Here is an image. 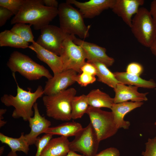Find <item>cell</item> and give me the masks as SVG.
I'll return each mask as SVG.
<instances>
[{
    "mask_svg": "<svg viewBox=\"0 0 156 156\" xmlns=\"http://www.w3.org/2000/svg\"><path fill=\"white\" fill-rule=\"evenodd\" d=\"M115 77L121 83L134 85L138 87L153 89L156 87V83L152 79L146 80L139 76L126 72H116L113 73Z\"/></svg>",
    "mask_w": 156,
    "mask_h": 156,
    "instance_id": "20",
    "label": "cell"
},
{
    "mask_svg": "<svg viewBox=\"0 0 156 156\" xmlns=\"http://www.w3.org/2000/svg\"><path fill=\"white\" fill-rule=\"evenodd\" d=\"M6 156H18V155L16 152H14L11 151Z\"/></svg>",
    "mask_w": 156,
    "mask_h": 156,
    "instance_id": "41",
    "label": "cell"
},
{
    "mask_svg": "<svg viewBox=\"0 0 156 156\" xmlns=\"http://www.w3.org/2000/svg\"><path fill=\"white\" fill-rule=\"evenodd\" d=\"M24 2V0H0V6L8 9L14 15L20 11Z\"/></svg>",
    "mask_w": 156,
    "mask_h": 156,
    "instance_id": "28",
    "label": "cell"
},
{
    "mask_svg": "<svg viewBox=\"0 0 156 156\" xmlns=\"http://www.w3.org/2000/svg\"><path fill=\"white\" fill-rule=\"evenodd\" d=\"M36 42L43 48L60 56L62 44L69 35L60 27L49 24L40 29Z\"/></svg>",
    "mask_w": 156,
    "mask_h": 156,
    "instance_id": "10",
    "label": "cell"
},
{
    "mask_svg": "<svg viewBox=\"0 0 156 156\" xmlns=\"http://www.w3.org/2000/svg\"><path fill=\"white\" fill-rule=\"evenodd\" d=\"M58 13V9L46 6L43 0H24L20 11L11 19L10 23H29L35 30L41 29L49 25Z\"/></svg>",
    "mask_w": 156,
    "mask_h": 156,
    "instance_id": "1",
    "label": "cell"
},
{
    "mask_svg": "<svg viewBox=\"0 0 156 156\" xmlns=\"http://www.w3.org/2000/svg\"><path fill=\"white\" fill-rule=\"evenodd\" d=\"M149 48L152 53L156 56V36Z\"/></svg>",
    "mask_w": 156,
    "mask_h": 156,
    "instance_id": "38",
    "label": "cell"
},
{
    "mask_svg": "<svg viewBox=\"0 0 156 156\" xmlns=\"http://www.w3.org/2000/svg\"><path fill=\"white\" fill-rule=\"evenodd\" d=\"M13 14L8 9L0 6V27L4 25Z\"/></svg>",
    "mask_w": 156,
    "mask_h": 156,
    "instance_id": "33",
    "label": "cell"
},
{
    "mask_svg": "<svg viewBox=\"0 0 156 156\" xmlns=\"http://www.w3.org/2000/svg\"><path fill=\"white\" fill-rule=\"evenodd\" d=\"M138 88L134 86L118 83L114 89L115 92L114 103H120L128 100L137 102L147 101L148 99L146 96L148 93H140L138 91Z\"/></svg>",
    "mask_w": 156,
    "mask_h": 156,
    "instance_id": "16",
    "label": "cell"
},
{
    "mask_svg": "<svg viewBox=\"0 0 156 156\" xmlns=\"http://www.w3.org/2000/svg\"><path fill=\"white\" fill-rule=\"evenodd\" d=\"M77 92L71 88L53 94L45 95L42 101L46 114L56 120L68 121L71 119V103Z\"/></svg>",
    "mask_w": 156,
    "mask_h": 156,
    "instance_id": "3",
    "label": "cell"
},
{
    "mask_svg": "<svg viewBox=\"0 0 156 156\" xmlns=\"http://www.w3.org/2000/svg\"><path fill=\"white\" fill-rule=\"evenodd\" d=\"M149 11L156 23V0H154L151 2Z\"/></svg>",
    "mask_w": 156,
    "mask_h": 156,
    "instance_id": "37",
    "label": "cell"
},
{
    "mask_svg": "<svg viewBox=\"0 0 156 156\" xmlns=\"http://www.w3.org/2000/svg\"><path fill=\"white\" fill-rule=\"evenodd\" d=\"M144 3V0H115L111 9L130 28L133 17Z\"/></svg>",
    "mask_w": 156,
    "mask_h": 156,
    "instance_id": "14",
    "label": "cell"
},
{
    "mask_svg": "<svg viewBox=\"0 0 156 156\" xmlns=\"http://www.w3.org/2000/svg\"><path fill=\"white\" fill-rule=\"evenodd\" d=\"M25 135L24 132H22L19 138H14L0 133V141L2 143L8 146L12 151H22L27 154L29 150V145L25 139Z\"/></svg>",
    "mask_w": 156,
    "mask_h": 156,
    "instance_id": "24",
    "label": "cell"
},
{
    "mask_svg": "<svg viewBox=\"0 0 156 156\" xmlns=\"http://www.w3.org/2000/svg\"><path fill=\"white\" fill-rule=\"evenodd\" d=\"M29 48L34 51L37 57L47 64L53 71V75L63 71V65L60 56L41 46L36 42Z\"/></svg>",
    "mask_w": 156,
    "mask_h": 156,
    "instance_id": "17",
    "label": "cell"
},
{
    "mask_svg": "<svg viewBox=\"0 0 156 156\" xmlns=\"http://www.w3.org/2000/svg\"><path fill=\"white\" fill-rule=\"evenodd\" d=\"M89 106L86 95L75 96L71 103V119L81 118L86 113Z\"/></svg>",
    "mask_w": 156,
    "mask_h": 156,
    "instance_id": "26",
    "label": "cell"
},
{
    "mask_svg": "<svg viewBox=\"0 0 156 156\" xmlns=\"http://www.w3.org/2000/svg\"><path fill=\"white\" fill-rule=\"evenodd\" d=\"M4 150V146H2L0 148V155H2L3 154Z\"/></svg>",
    "mask_w": 156,
    "mask_h": 156,
    "instance_id": "42",
    "label": "cell"
},
{
    "mask_svg": "<svg viewBox=\"0 0 156 156\" xmlns=\"http://www.w3.org/2000/svg\"><path fill=\"white\" fill-rule=\"evenodd\" d=\"M143 71V66L136 62H132L129 64L126 69V72L128 73L139 76Z\"/></svg>",
    "mask_w": 156,
    "mask_h": 156,
    "instance_id": "32",
    "label": "cell"
},
{
    "mask_svg": "<svg viewBox=\"0 0 156 156\" xmlns=\"http://www.w3.org/2000/svg\"><path fill=\"white\" fill-rule=\"evenodd\" d=\"M143 102L126 101L123 102L114 103L111 109L113 115L116 125L119 129L122 128L128 129L130 126L129 121H125L124 118L125 115L133 110L141 107Z\"/></svg>",
    "mask_w": 156,
    "mask_h": 156,
    "instance_id": "18",
    "label": "cell"
},
{
    "mask_svg": "<svg viewBox=\"0 0 156 156\" xmlns=\"http://www.w3.org/2000/svg\"><path fill=\"white\" fill-rule=\"evenodd\" d=\"M31 25L19 23L14 25L10 30L14 32L26 42L33 43L35 42L31 28Z\"/></svg>",
    "mask_w": 156,
    "mask_h": 156,
    "instance_id": "27",
    "label": "cell"
},
{
    "mask_svg": "<svg viewBox=\"0 0 156 156\" xmlns=\"http://www.w3.org/2000/svg\"><path fill=\"white\" fill-rule=\"evenodd\" d=\"M119 150L114 147L107 148L97 153L95 156H120Z\"/></svg>",
    "mask_w": 156,
    "mask_h": 156,
    "instance_id": "35",
    "label": "cell"
},
{
    "mask_svg": "<svg viewBox=\"0 0 156 156\" xmlns=\"http://www.w3.org/2000/svg\"><path fill=\"white\" fill-rule=\"evenodd\" d=\"M130 28L137 41L150 48L156 36V23L149 10L140 7L133 17Z\"/></svg>",
    "mask_w": 156,
    "mask_h": 156,
    "instance_id": "6",
    "label": "cell"
},
{
    "mask_svg": "<svg viewBox=\"0 0 156 156\" xmlns=\"http://www.w3.org/2000/svg\"><path fill=\"white\" fill-rule=\"evenodd\" d=\"M17 84V93L16 96L4 94L1 98V102L7 107L12 106L14 109L12 117L15 119L22 118L25 121L33 116L34 111L32 108L37 100L44 94L43 89L39 86L36 90L33 92L31 89L28 91L24 90L18 85L15 78V73H13Z\"/></svg>",
    "mask_w": 156,
    "mask_h": 156,
    "instance_id": "2",
    "label": "cell"
},
{
    "mask_svg": "<svg viewBox=\"0 0 156 156\" xmlns=\"http://www.w3.org/2000/svg\"><path fill=\"white\" fill-rule=\"evenodd\" d=\"M7 65L12 73L18 72L29 80H38L43 77L48 79L53 76L43 66L37 63L28 56L15 51L10 54Z\"/></svg>",
    "mask_w": 156,
    "mask_h": 156,
    "instance_id": "5",
    "label": "cell"
},
{
    "mask_svg": "<svg viewBox=\"0 0 156 156\" xmlns=\"http://www.w3.org/2000/svg\"><path fill=\"white\" fill-rule=\"evenodd\" d=\"M7 109H0V122L4 120H2L3 119V115L6 112Z\"/></svg>",
    "mask_w": 156,
    "mask_h": 156,
    "instance_id": "39",
    "label": "cell"
},
{
    "mask_svg": "<svg viewBox=\"0 0 156 156\" xmlns=\"http://www.w3.org/2000/svg\"><path fill=\"white\" fill-rule=\"evenodd\" d=\"M66 156H84L83 155H81L74 152L70 151L68 154Z\"/></svg>",
    "mask_w": 156,
    "mask_h": 156,
    "instance_id": "40",
    "label": "cell"
},
{
    "mask_svg": "<svg viewBox=\"0 0 156 156\" xmlns=\"http://www.w3.org/2000/svg\"><path fill=\"white\" fill-rule=\"evenodd\" d=\"M70 142L64 136L52 138L39 156H66L70 151Z\"/></svg>",
    "mask_w": 156,
    "mask_h": 156,
    "instance_id": "19",
    "label": "cell"
},
{
    "mask_svg": "<svg viewBox=\"0 0 156 156\" xmlns=\"http://www.w3.org/2000/svg\"><path fill=\"white\" fill-rule=\"evenodd\" d=\"M100 142L116 134L118 129L112 112L89 106L86 112Z\"/></svg>",
    "mask_w": 156,
    "mask_h": 156,
    "instance_id": "7",
    "label": "cell"
},
{
    "mask_svg": "<svg viewBox=\"0 0 156 156\" xmlns=\"http://www.w3.org/2000/svg\"><path fill=\"white\" fill-rule=\"evenodd\" d=\"M58 10L60 27L64 33L77 35L81 39L89 36L90 26L85 25L84 18L79 10L66 2L60 3Z\"/></svg>",
    "mask_w": 156,
    "mask_h": 156,
    "instance_id": "4",
    "label": "cell"
},
{
    "mask_svg": "<svg viewBox=\"0 0 156 156\" xmlns=\"http://www.w3.org/2000/svg\"><path fill=\"white\" fill-rule=\"evenodd\" d=\"M77 73L70 69L53 75L51 78L46 82L43 89L45 95L54 94L67 89L68 88L75 83V77Z\"/></svg>",
    "mask_w": 156,
    "mask_h": 156,
    "instance_id": "11",
    "label": "cell"
},
{
    "mask_svg": "<svg viewBox=\"0 0 156 156\" xmlns=\"http://www.w3.org/2000/svg\"><path fill=\"white\" fill-rule=\"evenodd\" d=\"M86 96L89 106L93 107L111 109L114 103V98L99 89L91 90Z\"/></svg>",
    "mask_w": 156,
    "mask_h": 156,
    "instance_id": "21",
    "label": "cell"
},
{
    "mask_svg": "<svg viewBox=\"0 0 156 156\" xmlns=\"http://www.w3.org/2000/svg\"><path fill=\"white\" fill-rule=\"evenodd\" d=\"M73 41L75 43L80 46L84 50L87 62L90 63L100 62L107 67L111 66L114 63V59L107 55L106 49L105 48L85 41L77 38L75 36Z\"/></svg>",
    "mask_w": 156,
    "mask_h": 156,
    "instance_id": "12",
    "label": "cell"
},
{
    "mask_svg": "<svg viewBox=\"0 0 156 156\" xmlns=\"http://www.w3.org/2000/svg\"><path fill=\"white\" fill-rule=\"evenodd\" d=\"M115 0H90L81 2L67 0L66 2L78 8L84 18H91L99 15L104 10L112 9Z\"/></svg>",
    "mask_w": 156,
    "mask_h": 156,
    "instance_id": "13",
    "label": "cell"
},
{
    "mask_svg": "<svg viewBox=\"0 0 156 156\" xmlns=\"http://www.w3.org/2000/svg\"><path fill=\"white\" fill-rule=\"evenodd\" d=\"M45 6L48 7L58 9L59 4L56 0H43Z\"/></svg>",
    "mask_w": 156,
    "mask_h": 156,
    "instance_id": "36",
    "label": "cell"
},
{
    "mask_svg": "<svg viewBox=\"0 0 156 156\" xmlns=\"http://www.w3.org/2000/svg\"><path fill=\"white\" fill-rule=\"evenodd\" d=\"M82 72H85L95 76L97 74V70L94 65L92 63L86 62L81 68Z\"/></svg>",
    "mask_w": 156,
    "mask_h": 156,
    "instance_id": "34",
    "label": "cell"
},
{
    "mask_svg": "<svg viewBox=\"0 0 156 156\" xmlns=\"http://www.w3.org/2000/svg\"><path fill=\"white\" fill-rule=\"evenodd\" d=\"M42 137H38L36 140L35 144L37 147V150L35 156H39L42 152L52 138L53 135L45 133Z\"/></svg>",
    "mask_w": 156,
    "mask_h": 156,
    "instance_id": "30",
    "label": "cell"
},
{
    "mask_svg": "<svg viewBox=\"0 0 156 156\" xmlns=\"http://www.w3.org/2000/svg\"><path fill=\"white\" fill-rule=\"evenodd\" d=\"M93 64L97 70L96 76L98 81L103 83L113 89L120 83L115 77L113 73L103 64L95 62Z\"/></svg>",
    "mask_w": 156,
    "mask_h": 156,
    "instance_id": "25",
    "label": "cell"
},
{
    "mask_svg": "<svg viewBox=\"0 0 156 156\" xmlns=\"http://www.w3.org/2000/svg\"><path fill=\"white\" fill-rule=\"evenodd\" d=\"M155 124V125H156V122H155V124Z\"/></svg>",
    "mask_w": 156,
    "mask_h": 156,
    "instance_id": "43",
    "label": "cell"
},
{
    "mask_svg": "<svg viewBox=\"0 0 156 156\" xmlns=\"http://www.w3.org/2000/svg\"><path fill=\"white\" fill-rule=\"evenodd\" d=\"M75 36L69 35L61 47L60 56L63 65V71L73 70L79 74L81 68L86 62V54L82 48L73 42Z\"/></svg>",
    "mask_w": 156,
    "mask_h": 156,
    "instance_id": "8",
    "label": "cell"
},
{
    "mask_svg": "<svg viewBox=\"0 0 156 156\" xmlns=\"http://www.w3.org/2000/svg\"><path fill=\"white\" fill-rule=\"evenodd\" d=\"M75 79L76 82L81 86L86 87L88 85L94 83L96 79L95 76L82 72L76 76Z\"/></svg>",
    "mask_w": 156,
    "mask_h": 156,
    "instance_id": "29",
    "label": "cell"
},
{
    "mask_svg": "<svg viewBox=\"0 0 156 156\" xmlns=\"http://www.w3.org/2000/svg\"><path fill=\"white\" fill-rule=\"evenodd\" d=\"M80 123L75 122H68L57 126L50 127L44 133L52 135H59L68 137L75 136L82 129Z\"/></svg>",
    "mask_w": 156,
    "mask_h": 156,
    "instance_id": "22",
    "label": "cell"
},
{
    "mask_svg": "<svg viewBox=\"0 0 156 156\" xmlns=\"http://www.w3.org/2000/svg\"><path fill=\"white\" fill-rule=\"evenodd\" d=\"M33 109L34 116L28 120L31 131L29 133L25 135V139L29 146L35 144L39 135L44 133L51 125V122L40 114L37 103L34 104Z\"/></svg>",
    "mask_w": 156,
    "mask_h": 156,
    "instance_id": "15",
    "label": "cell"
},
{
    "mask_svg": "<svg viewBox=\"0 0 156 156\" xmlns=\"http://www.w3.org/2000/svg\"><path fill=\"white\" fill-rule=\"evenodd\" d=\"M143 156H156V136L148 138L145 143V149L142 152Z\"/></svg>",
    "mask_w": 156,
    "mask_h": 156,
    "instance_id": "31",
    "label": "cell"
},
{
    "mask_svg": "<svg viewBox=\"0 0 156 156\" xmlns=\"http://www.w3.org/2000/svg\"><path fill=\"white\" fill-rule=\"evenodd\" d=\"M75 136L70 142V151L84 156H95L97 154L100 142L90 122Z\"/></svg>",
    "mask_w": 156,
    "mask_h": 156,
    "instance_id": "9",
    "label": "cell"
},
{
    "mask_svg": "<svg viewBox=\"0 0 156 156\" xmlns=\"http://www.w3.org/2000/svg\"><path fill=\"white\" fill-rule=\"evenodd\" d=\"M0 46L25 49L29 48V43L10 30H5L0 33Z\"/></svg>",
    "mask_w": 156,
    "mask_h": 156,
    "instance_id": "23",
    "label": "cell"
}]
</instances>
